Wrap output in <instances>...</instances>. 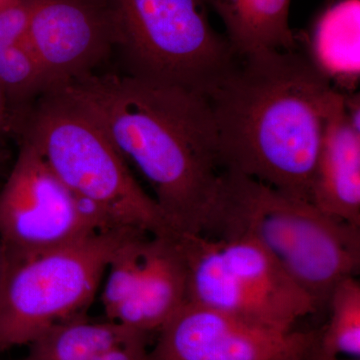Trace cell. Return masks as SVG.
<instances>
[{
    "mask_svg": "<svg viewBox=\"0 0 360 360\" xmlns=\"http://www.w3.org/2000/svg\"><path fill=\"white\" fill-rule=\"evenodd\" d=\"M187 302L278 331L316 311L311 298L259 245L245 236L176 234Z\"/></svg>",
    "mask_w": 360,
    "mask_h": 360,
    "instance_id": "cell-7",
    "label": "cell"
},
{
    "mask_svg": "<svg viewBox=\"0 0 360 360\" xmlns=\"http://www.w3.org/2000/svg\"><path fill=\"white\" fill-rule=\"evenodd\" d=\"M149 335H141L115 345L96 360H148Z\"/></svg>",
    "mask_w": 360,
    "mask_h": 360,
    "instance_id": "cell-19",
    "label": "cell"
},
{
    "mask_svg": "<svg viewBox=\"0 0 360 360\" xmlns=\"http://www.w3.org/2000/svg\"><path fill=\"white\" fill-rule=\"evenodd\" d=\"M226 30L238 58L272 51H292L296 41L290 26L291 0H207Z\"/></svg>",
    "mask_w": 360,
    "mask_h": 360,
    "instance_id": "cell-13",
    "label": "cell"
},
{
    "mask_svg": "<svg viewBox=\"0 0 360 360\" xmlns=\"http://www.w3.org/2000/svg\"><path fill=\"white\" fill-rule=\"evenodd\" d=\"M20 137L18 158L0 188V246L32 252L122 229L66 186L32 142Z\"/></svg>",
    "mask_w": 360,
    "mask_h": 360,
    "instance_id": "cell-8",
    "label": "cell"
},
{
    "mask_svg": "<svg viewBox=\"0 0 360 360\" xmlns=\"http://www.w3.org/2000/svg\"><path fill=\"white\" fill-rule=\"evenodd\" d=\"M51 90L98 122L153 187L174 233L207 236L224 172L207 98L127 73L98 71Z\"/></svg>",
    "mask_w": 360,
    "mask_h": 360,
    "instance_id": "cell-1",
    "label": "cell"
},
{
    "mask_svg": "<svg viewBox=\"0 0 360 360\" xmlns=\"http://www.w3.org/2000/svg\"><path fill=\"white\" fill-rule=\"evenodd\" d=\"M13 131L32 142L58 179L117 229L174 233L103 127L70 97L44 92L16 112Z\"/></svg>",
    "mask_w": 360,
    "mask_h": 360,
    "instance_id": "cell-4",
    "label": "cell"
},
{
    "mask_svg": "<svg viewBox=\"0 0 360 360\" xmlns=\"http://www.w3.org/2000/svg\"><path fill=\"white\" fill-rule=\"evenodd\" d=\"M210 233L245 236L262 246L316 310L328 307L335 286L360 266V227L326 214L310 201L227 170L220 179Z\"/></svg>",
    "mask_w": 360,
    "mask_h": 360,
    "instance_id": "cell-3",
    "label": "cell"
},
{
    "mask_svg": "<svg viewBox=\"0 0 360 360\" xmlns=\"http://www.w3.org/2000/svg\"><path fill=\"white\" fill-rule=\"evenodd\" d=\"M14 112L6 94L0 90V137L7 132L13 131Z\"/></svg>",
    "mask_w": 360,
    "mask_h": 360,
    "instance_id": "cell-20",
    "label": "cell"
},
{
    "mask_svg": "<svg viewBox=\"0 0 360 360\" xmlns=\"http://www.w3.org/2000/svg\"><path fill=\"white\" fill-rule=\"evenodd\" d=\"M310 202L326 214L360 227V122L335 89L315 165Z\"/></svg>",
    "mask_w": 360,
    "mask_h": 360,
    "instance_id": "cell-11",
    "label": "cell"
},
{
    "mask_svg": "<svg viewBox=\"0 0 360 360\" xmlns=\"http://www.w3.org/2000/svg\"><path fill=\"white\" fill-rule=\"evenodd\" d=\"M18 0H0V11H4L6 7L13 6Z\"/></svg>",
    "mask_w": 360,
    "mask_h": 360,
    "instance_id": "cell-21",
    "label": "cell"
},
{
    "mask_svg": "<svg viewBox=\"0 0 360 360\" xmlns=\"http://www.w3.org/2000/svg\"><path fill=\"white\" fill-rule=\"evenodd\" d=\"M328 307L330 319L319 338L321 359H338L345 354L360 356V283L355 276L343 279L335 286Z\"/></svg>",
    "mask_w": 360,
    "mask_h": 360,
    "instance_id": "cell-16",
    "label": "cell"
},
{
    "mask_svg": "<svg viewBox=\"0 0 360 360\" xmlns=\"http://www.w3.org/2000/svg\"><path fill=\"white\" fill-rule=\"evenodd\" d=\"M30 11L25 42L49 90L97 72L117 44L111 0H23Z\"/></svg>",
    "mask_w": 360,
    "mask_h": 360,
    "instance_id": "cell-9",
    "label": "cell"
},
{
    "mask_svg": "<svg viewBox=\"0 0 360 360\" xmlns=\"http://www.w3.org/2000/svg\"><path fill=\"white\" fill-rule=\"evenodd\" d=\"M47 89L44 70L25 41L0 44V90L14 112L30 105Z\"/></svg>",
    "mask_w": 360,
    "mask_h": 360,
    "instance_id": "cell-17",
    "label": "cell"
},
{
    "mask_svg": "<svg viewBox=\"0 0 360 360\" xmlns=\"http://www.w3.org/2000/svg\"><path fill=\"white\" fill-rule=\"evenodd\" d=\"M307 56L331 84L354 89L360 75V0H341L322 14Z\"/></svg>",
    "mask_w": 360,
    "mask_h": 360,
    "instance_id": "cell-14",
    "label": "cell"
},
{
    "mask_svg": "<svg viewBox=\"0 0 360 360\" xmlns=\"http://www.w3.org/2000/svg\"><path fill=\"white\" fill-rule=\"evenodd\" d=\"M186 302V267L176 234H151L134 295L115 321L150 335Z\"/></svg>",
    "mask_w": 360,
    "mask_h": 360,
    "instance_id": "cell-12",
    "label": "cell"
},
{
    "mask_svg": "<svg viewBox=\"0 0 360 360\" xmlns=\"http://www.w3.org/2000/svg\"><path fill=\"white\" fill-rule=\"evenodd\" d=\"M30 23V11L23 0L0 11V44L25 41Z\"/></svg>",
    "mask_w": 360,
    "mask_h": 360,
    "instance_id": "cell-18",
    "label": "cell"
},
{
    "mask_svg": "<svg viewBox=\"0 0 360 360\" xmlns=\"http://www.w3.org/2000/svg\"><path fill=\"white\" fill-rule=\"evenodd\" d=\"M141 333H143L108 319L89 321L84 315L45 331L28 345L25 360H96Z\"/></svg>",
    "mask_w": 360,
    "mask_h": 360,
    "instance_id": "cell-15",
    "label": "cell"
},
{
    "mask_svg": "<svg viewBox=\"0 0 360 360\" xmlns=\"http://www.w3.org/2000/svg\"><path fill=\"white\" fill-rule=\"evenodd\" d=\"M124 73L207 98L238 58L213 30L207 0H111Z\"/></svg>",
    "mask_w": 360,
    "mask_h": 360,
    "instance_id": "cell-6",
    "label": "cell"
},
{
    "mask_svg": "<svg viewBox=\"0 0 360 360\" xmlns=\"http://www.w3.org/2000/svg\"><path fill=\"white\" fill-rule=\"evenodd\" d=\"M4 150H2L1 148H0V167H1L2 163H4Z\"/></svg>",
    "mask_w": 360,
    "mask_h": 360,
    "instance_id": "cell-22",
    "label": "cell"
},
{
    "mask_svg": "<svg viewBox=\"0 0 360 360\" xmlns=\"http://www.w3.org/2000/svg\"><path fill=\"white\" fill-rule=\"evenodd\" d=\"M335 89L309 56L296 51L239 58L207 97L222 169L310 201Z\"/></svg>",
    "mask_w": 360,
    "mask_h": 360,
    "instance_id": "cell-2",
    "label": "cell"
},
{
    "mask_svg": "<svg viewBox=\"0 0 360 360\" xmlns=\"http://www.w3.org/2000/svg\"><path fill=\"white\" fill-rule=\"evenodd\" d=\"M135 231L99 232L32 252L0 246V354L84 316L110 260Z\"/></svg>",
    "mask_w": 360,
    "mask_h": 360,
    "instance_id": "cell-5",
    "label": "cell"
},
{
    "mask_svg": "<svg viewBox=\"0 0 360 360\" xmlns=\"http://www.w3.org/2000/svg\"><path fill=\"white\" fill-rule=\"evenodd\" d=\"M319 360H340V359H319ZM356 360H359V359H356Z\"/></svg>",
    "mask_w": 360,
    "mask_h": 360,
    "instance_id": "cell-23",
    "label": "cell"
},
{
    "mask_svg": "<svg viewBox=\"0 0 360 360\" xmlns=\"http://www.w3.org/2000/svg\"><path fill=\"white\" fill-rule=\"evenodd\" d=\"M321 336L278 331L186 302L158 331L148 360H304Z\"/></svg>",
    "mask_w": 360,
    "mask_h": 360,
    "instance_id": "cell-10",
    "label": "cell"
}]
</instances>
